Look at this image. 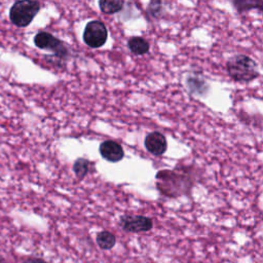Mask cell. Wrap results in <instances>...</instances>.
<instances>
[{
	"instance_id": "obj_5",
	"label": "cell",
	"mask_w": 263,
	"mask_h": 263,
	"mask_svg": "<svg viewBox=\"0 0 263 263\" xmlns=\"http://www.w3.org/2000/svg\"><path fill=\"white\" fill-rule=\"evenodd\" d=\"M120 225L128 232H146L153 227V222L145 216L124 215L120 219Z\"/></svg>"
},
{
	"instance_id": "obj_6",
	"label": "cell",
	"mask_w": 263,
	"mask_h": 263,
	"mask_svg": "<svg viewBox=\"0 0 263 263\" xmlns=\"http://www.w3.org/2000/svg\"><path fill=\"white\" fill-rule=\"evenodd\" d=\"M145 147L150 153L154 155H162L167 147L166 139L162 134L158 132L150 133L145 138Z\"/></svg>"
},
{
	"instance_id": "obj_11",
	"label": "cell",
	"mask_w": 263,
	"mask_h": 263,
	"mask_svg": "<svg viewBox=\"0 0 263 263\" xmlns=\"http://www.w3.org/2000/svg\"><path fill=\"white\" fill-rule=\"evenodd\" d=\"M73 168H74V172H75L76 176L79 179H83L85 177V175L88 173L89 161L84 159V158H79L75 161Z\"/></svg>"
},
{
	"instance_id": "obj_10",
	"label": "cell",
	"mask_w": 263,
	"mask_h": 263,
	"mask_svg": "<svg viewBox=\"0 0 263 263\" xmlns=\"http://www.w3.org/2000/svg\"><path fill=\"white\" fill-rule=\"evenodd\" d=\"M97 243L103 250H110L116 243V238L114 234L109 231H101L97 235Z\"/></svg>"
},
{
	"instance_id": "obj_12",
	"label": "cell",
	"mask_w": 263,
	"mask_h": 263,
	"mask_svg": "<svg viewBox=\"0 0 263 263\" xmlns=\"http://www.w3.org/2000/svg\"><path fill=\"white\" fill-rule=\"evenodd\" d=\"M24 263H47L41 259H36V258H30V259H27Z\"/></svg>"
},
{
	"instance_id": "obj_4",
	"label": "cell",
	"mask_w": 263,
	"mask_h": 263,
	"mask_svg": "<svg viewBox=\"0 0 263 263\" xmlns=\"http://www.w3.org/2000/svg\"><path fill=\"white\" fill-rule=\"evenodd\" d=\"M34 42L39 48L49 49L59 57H66L68 54L65 44L47 32L38 33L34 38Z\"/></svg>"
},
{
	"instance_id": "obj_1",
	"label": "cell",
	"mask_w": 263,
	"mask_h": 263,
	"mask_svg": "<svg viewBox=\"0 0 263 263\" xmlns=\"http://www.w3.org/2000/svg\"><path fill=\"white\" fill-rule=\"evenodd\" d=\"M229 75L237 81H250L259 75L256 63L249 57L237 54L227 63Z\"/></svg>"
},
{
	"instance_id": "obj_3",
	"label": "cell",
	"mask_w": 263,
	"mask_h": 263,
	"mask_svg": "<svg viewBox=\"0 0 263 263\" xmlns=\"http://www.w3.org/2000/svg\"><path fill=\"white\" fill-rule=\"evenodd\" d=\"M107 36L108 32L105 25L100 21H91L85 27L83 40L88 46L97 48L104 45Z\"/></svg>"
},
{
	"instance_id": "obj_9",
	"label": "cell",
	"mask_w": 263,
	"mask_h": 263,
	"mask_svg": "<svg viewBox=\"0 0 263 263\" xmlns=\"http://www.w3.org/2000/svg\"><path fill=\"white\" fill-rule=\"evenodd\" d=\"M99 6L104 13L113 14L122 8L123 0H100Z\"/></svg>"
},
{
	"instance_id": "obj_7",
	"label": "cell",
	"mask_w": 263,
	"mask_h": 263,
	"mask_svg": "<svg viewBox=\"0 0 263 263\" xmlns=\"http://www.w3.org/2000/svg\"><path fill=\"white\" fill-rule=\"evenodd\" d=\"M100 153L103 158L111 162H117L123 158L124 152L120 144L108 140L100 145Z\"/></svg>"
},
{
	"instance_id": "obj_2",
	"label": "cell",
	"mask_w": 263,
	"mask_h": 263,
	"mask_svg": "<svg viewBox=\"0 0 263 263\" xmlns=\"http://www.w3.org/2000/svg\"><path fill=\"white\" fill-rule=\"evenodd\" d=\"M39 8V2L35 0L16 1L10 8V21L17 27H26L32 22Z\"/></svg>"
},
{
	"instance_id": "obj_8",
	"label": "cell",
	"mask_w": 263,
	"mask_h": 263,
	"mask_svg": "<svg viewBox=\"0 0 263 263\" xmlns=\"http://www.w3.org/2000/svg\"><path fill=\"white\" fill-rule=\"evenodd\" d=\"M128 48L133 53L141 55L149 50V43L141 37H133L128 40Z\"/></svg>"
}]
</instances>
